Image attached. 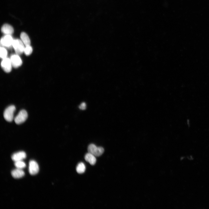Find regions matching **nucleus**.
Returning <instances> with one entry per match:
<instances>
[{"mask_svg":"<svg viewBox=\"0 0 209 209\" xmlns=\"http://www.w3.org/2000/svg\"><path fill=\"white\" fill-rule=\"evenodd\" d=\"M7 55V51L4 47H1L0 48V57L3 59L6 57Z\"/></svg>","mask_w":209,"mask_h":209,"instance_id":"f3484780","label":"nucleus"},{"mask_svg":"<svg viewBox=\"0 0 209 209\" xmlns=\"http://www.w3.org/2000/svg\"><path fill=\"white\" fill-rule=\"evenodd\" d=\"M11 175L14 178L18 179L24 176L25 173L22 169L17 168L12 171Z\"/></svg>","mask_w":209,"mask_h":209,"instance_id":"9b49d317","label":"nucleus"},{"mask_svg":"<svg viewBox=\"0 0 209 209\" xmlns=\"http://www.w3.org/2000/svg\"><path fill=\"white\" fill-rule=\"evenodd\" d=\"M1 66L6 72L8 73L10 72L12 66L10 59L7 57L3 59L1 62Z\"/></svg>","mask_w":209,"mask_h":209,"instance_id":"423d86ee","label":"nucleus"},{"mask_svg":"<svg viewBox=\"0 0 209 209\" xmlns=\"http://www.w3.org/2000/svg\"><path fill=\"white\" fill-rule=\"evenodd\" d=\"M33 51V48L30 45L26 46L25 47L24 52L25 54L27 56L30 55Z\"/></svg>","mask_w":209,"mask_h":209,"instance_id":"dca6fc26","label":"nucleus"},{"mask_svg":"<svg viewBox=\"0 0 209 209\" xmlns=\"http://www.w3.org/2000/svg\"><path fill=\"white\" fill-rule=\"evenodd\" d=\"M12 46L17 54L20 55L24 52L25 48L24 44L21 40L14 39Z\"/></svg>","mask_w":209,"mask_h":209,"instance_id":"7ed1b4c3","label":"nucleus"},{"mask_svg":"<svg viewBox=\"0 0 209 209\" xmlns=\"http://www.w3.org/2000/svg\"><path fill=\"white\" fill-rule=\"evenodd\" d=\"M86 170V166L82 162H80L77 165L76 170L79 174H82L84 173Z\"/></svg>","mask_w":209,"mask_h":209,"instance_id":"4468645a","label":"nucleus"},{"mask_svg":"<svg viewBox=\"0 0 209 209\" xmlns=\"http://www.w3.org/2000/svg\"><path fill=\"white\" fill-rule=\"evenodd\" d=\"M26 154L24 151H20L13 154L11 158L14 161H21L26 158Z\"/></svg>","mask_w":209,"mask_h":209,"instance_id":"1a4fd4ad","label":"nucleus"},{"mask_svg":"<svg viewBox=\"0 0 209 209\" xmlns=\"http://www.w3.org/2000/svg\"><path fill=\"white\" fill-rule=\"evenodd\" d=\"M86 104L84 102H82L79 106V108L80 109L84 110L86 109Z\"/></svg>","mask_w":209,"mask_h":209,"instance_id":"a211bd4d","label":"nucleus"},{"mask_svg":"<svg viewBox=\"0 0 209 209\" xmlns=\"http://www.w3.org/2000/svg\"><path fill=\"white\" fill-rule=\"evenodd\" d=\"M10 60L12 66L15 68L18 67L22 64V60L17 54L12 55Z\"/></svg>","mask_w":209,"mask_h":209,"instance_id":"6e6552de","label":"nucleus"},{"mask_svg":"<svg viewBox=\"0 0 209 209\" xmlns=\"http://www.w3.org/2000/svg\"><path fill=\"white\" fill-rule=\"evenodd\" d=\"M84 159L86 161L89 162L92 165H95L96 161L95 156L89 152H88L85 154L84 156Z\"/></svg>","mask_w":209,"mask_h":209,"instance_id":"f8f14e48","label":"nucleus"},{"mask_svg":"<svg viewBox=\"0 0 209 209\" xmlns=\"http://www.w3.org/2000/svg\"><path fill=\"white\" fill-rule=\"evenodd\" d=\"M13 40L11 35H5L1 39L0 43L2 46L9 48L12 46Z\"/></svg>","mask_w":209,"mask_h":209,"instance_id":"39448f33","label":"nucleus"},{"mask_svg":"<svg viewBox=\"0 0 209 209\" xmlns=\"http://www.w3.org/2000/svg\"><path fill=\"white\" fill-rule=\"evenodd\" d=\"M28 117L27 111L24 109L20 111L14 118V121L16 124H19L24 122Z\"/></svg>","mask_w":209,"mask_h":209,"instance_id":"20e7f679","label":"nucleus"},{"mask_svg":"<svg viewBox=\"0 0 209 209\" xmlns=\"http://www.w3.org/2000/svg\"><path fill=\"white\" fill-rule=\"evenodd\" d=\"M88 152L91 153L95 156H99L102 154L104 149L101 147H97L94 144H91L88 147Z\"/></svg>","mask_w":209,"mask_h":209,"instance_id":"f03ea898","label":"nucleus"},{"mask_svg":"<svg viewBox=\"0 0 209 209\" xmlns=\"http://www.w3.org/2000/svg\"><path fill=\"white\" fill-rule=\"evenodd\" d=\"M29 172L30 174L34 175L38 173L39 170V166L36 162L31 160L29 162Z\"/></svg>","mask_w":209,"mask_h":209,"instance_id":"0eeeda50","label":"nucleus"},{"mask_svg":"<svg viewBox=\"0 0 209 209\" xmlns=\"http://www.w3.org/2000/svg\"><path fill=\"white\" fill-rule=\"evenodd\" d=\"M21 40L26 46L30 45V41L28 35L25 32H22L20 35Z\"/></svg>","mask_w":209,"mask_h":209,"instance_id":"ddd939ff","label":"nucleus"},{"mask_svg":"<svg viewBox=\"0 0 209 209\" xmlns=\"http://www.w3.org/2000/svg\"><path fill=\"white\" fill-rule=\"evenodd\" d=\"M15 165L17 168L22 169L26 167V164L24 162L21 161L15 162Z\"/></svg>","mask_w":209,"mask_h":209,"instance_id":"2eb2a0df","label":"nucleus"},{"mask_svg":"<svg viewBox=\"0 0 209 209\" xmlns=\"http://www.w3.org/2000/svg\"><path fill=\"white\" fill-rule=\"evenodd\" d=\"M15 110V107L14 105H11L8 107L4 112V119L7 121H12L14 119V113Z\"/></svg>","mask_w":209,"mask_h":209,"instance_id":"f257e3e1","label":"nucleus"},{"mask_svg":"<svg viewBox=\"0 0 209 209\" xmlns=\"http://www.w3.org/2000/svg\"><path fill=\"white\" fill-rule=\"evenodd\" d=\"M1 31L6 35H11L14 32V29L10 25L5 24L1 27Z\"/></svg>","mask_w":209,"mask_h":209,"instance_id":"9d476101","label":"nucleus"}]
</instances>
